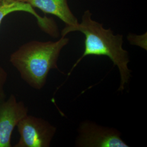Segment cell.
I'll use <instances>...</instances> for the list:
<instances>
[{"label":"cell","instance_id":"7a4b0ae2","mask_svg":"<svg viewBox=\"0 0 147 147\" xmlns=\"http://www.w3.org/2000/svg\"><path fill=\"white\" fill-rule=\"evenodd\" d=\"M69 42L62 37L53 42L32 40L19 47L10 56L9 61L22 79L34 89H42L52 69H58L60 53Z\"/></svg>","mask_w":147,"mask_h":147},{"label":"cell","instance_id":"8992f818","mask_svg":"<svg viewBox=\"0 0 147 147\" xmlns=\"http://www.w3.org/2000/svg\"><path fill=\"white\" fill-rule=\"evenodd\" d=\"M16 11L26 12L33 16L42 31L53 38L59 36L58 26L52 18L39 15L34 8L27 2L12 0H0V25L6 16Z\"/></svg>","mask_w":147,"mask_h":147},{"label":"cell","instance_id":"9c48e42d","mask_svg":"<svg viewBox=\"0 0 147 147\" xmlns=\"http://www.w3.org/2000/svg\"><path fill=\"white\" fill-rule=\"evenodd\" d=\"M128 39L130 41V43L134 41L137 40V42H134V45H138L140 47H143L144 49H147L146 47H145V40H147V34H143L142 36H136L134 34H129L128 36Z\"/></svg>","mask_w":147,"mask_h":147},{"label":"cell","instance_id":"ba28073f","mask_svg":"<svg viewBox=\"0 0 147 147\" xmlns=\"http://www.w3.org/2000/svg\"><path fill=\"white\" fill-rule=\"evenodd\" d=\"M7 79V72L5 69L0 65V104L6 99L5 87Z\"/></svg>","mask_w":147,"mask_h":147},{"label":"cell","instance_id":"6da1fadb","mask_svg":"<svg viewBox=\"0 0 147 147\" xmlns=\"http://www.w3.org/2000/svg\"><path fill=\"white\" fill-rule=\"evenodd\" d=\"M92 16L89 10L84 11L80 23L75 26H65L61 32L62 37H65L71 32H80L85 37L84 53L74 64L68 75L85 57L105 56L118 68L121 84L118 90L123 91L125 85L129 84L131 76V71L128 67L129 54L123 47V36L119 34H114L111 28H104L102 24L93 20Z\"/></svg>","mask_w":147,"mask_h":147},{"label":"cell","instance_id":"277c9868","mask_svg":"<svg viewBox=\"0 0 147 147\" xmlns=\"http://www.w3.org/2000/svg\"><path fill=\"white\" fill-rule=\"evenodd\" d=\"M20 139L14 147H49L56 127L49 121L27 115L18 123Z\"/></svg>","mask_w":147,"mask_h":147},{"label":"cell","instance_id":"30bf717a","mask_svg":"<svg viewBox=\"0 0 147 147\" xmlns=\"http://www.w3.org/2000/svg\"><path fill=\"white\" fill-rule=\"evenodd\" d=\"M12 1H19V2H26V0H12Z\"/></svg>","mask_w":147,"mask_h":147},{"label":"cell","instance_id":"3957f363","mask_svg":"<svg viewBox=\"0 0 147 147\" xmlns=\"http://www.w3.org/2000/svg\"><path fill=\"white\" fill-rule=\"evenodd\" d=\"M75 146L79 147H128L115 128L101 126L95 122L84 121L78 130Z\"/></svg>","mask_w":147,"mask_h":147},{"label":"cell","instance_id":"5b68a950","mask_svg":"<svg viewBox=\"0 0 147 147\" xmlns=\"http://www.w3.org/2000/svg\"><path fill=\"white\" fill-rule=\"evenodd\" d=\"M28 112L27 107L14 94L0 104V147H11L12 133Z\"/></svg>","mask_w":147,"mask_h":147},{"label":"cell","instance_id":"52a82bcc","mask_svg":"<svg viewBox=\"0 0 147 147\" xmlns=\"http://www.w3.org/2000/svg\"><path fill=\"white\" fill-rule=\"evenodd\" d=\"M26 2L46 14L57 16L65 26H75L79 24L69 7L68 0H26Z\"/></svg>","mask_w":147,"mask_h":147}]
</instances>
